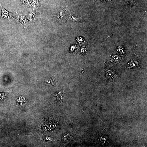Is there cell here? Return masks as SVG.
<instances>
[{"instance_id":"15","label":"cell","mask_w":147,"mask_h":147,"mask_svg":"<svg viewBox=\"0 0 147 147\" xmlns=\"http://www.w3.org/2000/svg\"><path fill=\"white\" fill-rule=\"evenodd\" d=\"M78 41L79 42H81L82 41H83V39H82V38H79L78 39Z\"/></svg>"},{"instance_id":"14","label":"cell","mask_w":147,"mask_h":147,"mask_svg":"<svg viewBox=\"0 0 147 147\" xmlns=\"http://www.w3.org/2000/svg\"><path fill=\"white\" fill-rule=\"evenodd\" d=\"M86 51V47H84L82 48V49H81V52L82 53H85Z\"/></svg>"},{"instance_id":"4","label":"cell","mask_w":147,"mask_h":147,"mask_svg":"<svg viewBox=\"0 0 147 147\" xmlns=\"http://www.w3.org/2000/svg\"><path fill=\"white\" fill-rule=\"evenodd\" d=\"M106 77L108 80H113L116 78L115 73L112 70L108 69L106 72Z\"/></svg>"},{"instance_id":"1","label":"cell","mask_w":147,"mask_h":147,"mask_svg":"<svg viewBox=\"0 0 147 147\" xmlns=\"http://www.w3.org/2000/svg\"><path fill=\"white\" fill-rule=\"evenodd\" d=\"M16 18L18 22L24 28L28 27L29 22L27 17L20 15L16 16Z\"/></svg>"},{"instance_id":"13","label":"cell","mask_w":147,"mask_h":147,"mask_svg":"<svg viewBox=\"0 0 147 147\" xmlns=\"http://www.w3.org/2000/svg\"><path fill=\"white\" fill-rule=\"evenodd\" d=\"M117 50L119 52L121 53H124L125 50L124 49L121 47L120 46L117 48Z\"/></svg>"},{"instance_id":"9","label":"cell","mask_w":147,"mask_h":147,"mask_svg":"<svg viewBox=\"0 0 147 147\" xmlns=\"http://www.w3.org/2000/svg\"><path fill=\"white\" fill-rule=\"evenodd\" d=\"M57 17L58 18V19L61 20H62L64 16L63 12L62 11H60L58 12L57 13Z\"/></svg>"},{"instance_id":"5","label":"cell","mask_w":147,"mask_h":147,"mask_svg":"<svg viewBox=\"0 0 147 147\" xmlns=\"http://www.w3.org/2000/svg\"><path fill=\"white\" fill-rule=\"evenodd\" d=\"M99 141L100 143L103 145L108 144L109 142L108 138L105 135H102L99 137Z\"/></svg>"},{"instance_id":"12","label":"cell","mask_w":147,"mask_h":147,"mask_svg":"<svg viewBox=\"0 0 147 147\" xmlns=\"http://www.w3.org/2000/svg\"><path fill=\"white\" fill-rule=\"evenodd\" d=\"M128 4L133 5L135 3L136 0H126Z\"/></svg>"},{"instance_id":"11","label":"cell","mask_w":147,"mask_h":147,"mask_svg":"<svg viewBox=\"0 0 147 147\" xmlns=\"http://www.w3.org/2000/svg\"><path fill=\"white\" fill-rule=\"evenodd\" d=\"M6 95V93H0V101H2L5 98Z\"/></svg>"},{"instance_id":"2","label":"cell","mask_w":147,"mask_h":147,"mask_svg":"<svg viewBox=\"0 0 147 147\" xmlns=\"http://www.w3.org/2000/svg\"><path fill=\"white\" fill-rule=\"evenodd\" d=\"M0 5L1 7L2 11L1 19L4 20H9L11 19L13 17L12 13L9 12L6 10L2 7L1 2H0Z\"/></svg>"},{"instance_id":"7","label":"cell","mask_w":147,"mask_h":147,"mask_svg":"<svg viewBox=\"0 0 147 147\" xmlns=\"http://www.w3.org/2000/svg\"><path fill=\"white\" fill-rule=\"evenodd\" d=\"M22 5L25 7H31L32 0H21Z\"/></svg>"},{"instance_id":"6","label":"cell","mask_w":147,"mask_h":147,"mask_svg":"<svg viewBox=\"0 0 147 147\" xmlns=\"http://www.w3.org/2000/svg\"><path fill=\"white\" fill-rule=\"evenodd\" d=\"M40 0H32L31 7L34 8H38L40 5Z\"/></svg>"},{"instance_id":"3","label":"cell","mask_w":147,"mask_h":147,"mask_svg":"<svg viewBox=\"0 0 147 147\" xmlns=\"http://www.w3.org/2000/svg\"><path fill=\"white\" fill-rule=\"evenodd\" d=\"M39 15L38 12L36 11L30 13L27 17L29 22L34 23L38 19Z\"/></svg>"},{"instance_id":"10","label":"cell","mask_w":147,"mask_h":147,"mask_svg":"<svg viewBox=\"0 0 147 147\" xmlns=\"http://www.w3.org/2000/svg\"><path fill=\"white\" fill-rule=\"evenodd\" d=\"M120 59V57L117 55H114L111 58V60L114 62H118Z\"/></svg>"},{"instance_id":"16","label":"cell","mask_w":147,"mask_h":147,"mask_svg":"<svg viewBox=\"0 0 147 147\" xmlns=\"http://www.w3.org/2000/svg\"><path fill=\"white\" fill-rule=\"evenodd\" d=\"M110 0H104V2H109Z\"/></svg>"},{"instance_id":"8","label":"cell","mask_w":147,"mask_h":147,"mask_svg":"<svg viewBox=\"0 0 147 147\" xmlns=\"http://www.w3.org/2000/svg\"><path fill=\"white\" fill-rule=\"evenodd\" d=\"M128 65H129V67L131 68L134 67H137L139 65V63L136 60H133L130 62Z\"/></svg>"},{"instance_id":"17","label":"cell","mask_w":147,"mask_h":147,"mask_svg":"<svg viewBox=\"0 0 147 147\" xmlns=\"http://www.w3.org/2000/svg\"><path fill=\"white\" fill-rule=\"evenodd\" d=\"M98 1H100L101 0H98Z\"/></svg>"}]
</instances>
